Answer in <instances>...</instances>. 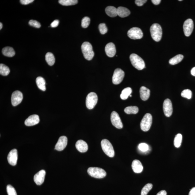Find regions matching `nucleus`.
Wrapping results in <instances>:
<instances>
[{"instance_id": "obj_48", "label": "nucleus", "mask_w": 195, "mask_h": 195, "mask_svg": "<svg viewBox=\"0 0 195 195\" xmlns=\"http://www.w3.org/2000/svg\"><path fill=\"white\" fill-rule=\"evenodd\" d=\"M182 1V0H179V1Z\"/></svg>"}, {"instance_id": "obj_38", "label": "nucleus", "mask_w": 195, "mask_h": 195, "mask_svg": "<svg viewBox=\"0 0 195 195\" xmlns=\"http://www.w3.org/2000/svg\"><path fill=\"white\" fill-rule=\"evenodd\" d=\"M138 148L142 152H146L149 149V146L145 143H141L138 145Z\"/></svg>"}, {"instance_id": "obj_35", "label": "nucleus", "mask_w": 195, "mask_h": 195, "mask_svg": "<svg viewBox=\"0 0 195 195\" xmlns=\"http://www.w3.org/2000/svg\"><path fill=\"white\" fill-rule=\"evenodd\" d=\"M7 192L8 195H17L15 189L11 185H7Z\"/></svg>"}, {"instance_id": "obj_5", "label": "nucleus", "mask_w": 195, "mask_h": 195, "mask_svg": "<svg viewBox=\"0 0 195 195\" xmlns=\"http://www.w3.org/2000/svg\"><path fill=\"white\" fill-rule=\"evenodd\" d=\"M102 148L105 154L110 157L112 158L115 156V152L113 146L109 141L104 139L101 142Z\"/></svg>"}, {"instance_id": "obj_47", "label": "nucleus", "mask_w": 195, "mask_h": 195, "mask_svg": "<svg viewBox=\"0 0 195 195\" xmlns=\"http://www.w3.org/2000/svg\"><path fill=\"white\" fill-rule=\"evenodd\" d=\"M3 27V25L2 23H0V29H2Z\"/></svg>"}, {"instance_id": "obj_23", "label": "nucleus", "mask_w": 195, "mask_h": 195, "mask_svg": "<svg viewBox=\"0 0 195 195\" xmlns=\"http://www.w3.org/2000/svg\"><path fill=\"white\" fill-rule=\"evenodd\" d=\"M105 11L107 15L110 17H115L118 15L117 9L114 7H107L105 9Z\"/></svg>"}, {"instance_id": "obj_16", "label": "nucleus", "mask_w": 195, "mask_h": 195, "mask_svg": "<svg viewBox=\"0 0 195 195\" xmlns=\"http://www.w3.org/2000/svg\"><path fill=\"white\" fill-rule=\"evenodd\" d=\"M45 175L46 171L44 170H41L38 172L34 177V182L38 185H42L44 182Z\"/></svg>"}, {"instance_id": "obj_6", "label": "nucleus", "mask_w": 195, "mask_h": 195, "mask_svg": "<svg viewBox=\"0 0 195 195\" xmlns=\"http://www.w3.org/2000/svg\"><path fill=\"white\" fill-rule=\"evenodd\" d=\"M152 116L150 114H146L140 123L141 130L144 132L148 131L150 129L152 123Z\"/></svg>"}, {"instance_id": "obj_13", "label": "nucleus", "mask_w": 195, "mask_h": 195, "mask_svg": "<svg viewBox=\"0 0 195 195\" xmlns=\"http://www.w3.org/2000/svg\"><path fill=\"white\" fill-rule=\"evenodd\" d=\"M23 95L21 92L15 91L13 92L11 96V103L13 106H16L22 101Z\"/></svg>"}, {"instance_id": "obj_49", "label": "nucleus", "mask_w": 195, "mask_h": 195, "mask_svg": "<svg viewBox=\"0 0 195 195\" xmlns=\"http://www.w3.org/2000/svg\"><path fill=\"white\" fill-rule=\"evenodd\" d=\"M130 97H131L132 96L131 95H130Z\"/></svg>"}, {"instance_id": "obj_1", "label": "nucleus", "mask_w": 195, "mask_h": 195, "mask_svg": "<svg viewBox=\"0 0 195 195\" xmlns=\"http://www.w3.org/2000/svg\"><path fill=\"white\" fill-rule=\"evenodd\" d=\"M81 47L85 58L88 60L92 59L94 55V53L91 44L89 42H85L82 43Z\"/></svg>"}, {"instance_id": "obj_28", "label": "nucleus", "mask_w": 195, "mask_h": 195, "mask_svg": "<svg viewBox=\"0 0 195 195\" xmlns=\"http://www.w3.org/2000/svg\"><path fill=\"white\" fill-rule=\"evenodd\" d=\"M45 60L49 65H53L55 63V57L52 53H46L45 56Z\"/></svg>"}, {"instance_id": "obj_17", "label": "nucleus", "mask_w": 195, "mask_h": 195, "mask_svg": "<svg viewBox=\"0 0 195 195\" xmlns=\"http://www.w3.org/2000/svg\"><path fill=\"white\" fill-rule=\"evenodd\" d=\"M39 116L37 115H33L29 117L25 122L27 126H32L38 124L39 122Z\"/></svg>"}, {"instance_id": "obj_18", "label": "nucleus", "mask_w": 195, "mask_h": 195, "mask_svg": "<svg viewBox=\"0 0 195 195\" xmlns=\"http://www.w3.org/2000/svg\"><path fill=\"white\" fill-rule=\"evenodd\" d=\"M105 50L107 55L109 57H113L116 53V48L113 43L111 42L108 44L105 47Z\"/></svg>"}, {"instance_id": "obj_32", "label": "nucleus", "mask_w": 195, "mask_h": 195, "mask_svg": "<svg viewBox=\"0 0 195 195\" xmlns=\"http://www.w3.org/2000/svg\"><path fill=\"white\" fill-rule=\"evenodd\" d=\"M182 138V135L181 134H178L176 136L174 141V144L175 147L178 148L181 146Z\"/></svg>"}, {"instance_id": "obj_31", "label": "nucleus", "mask_w": 195, "mask_h": 195, "mask_svg": "<svg viewBox=\"0 0 195 195\" xmlns=\"http://www.w3.org/2000/svg\"><path fill=\"white\" fill-rule=\"evenodd\" d=\"M78 2L77 0H60L59 1V3L64 6L75 5L78 3Z\"/></svg>"}, {"instance_id": "obj_4", "label": "nucleus", "mask_w": 195, "mask_h": 195, "mask_svg": "<svg viewBox=\"0 0 195 195\" xmlns=\"http://www.w3.org/2000/svg\"><path fill=\"white\" fill-rule=\"evenodd\" d=\"M87 172L90 176L97 178H104L107 175L106 172L103 169L99 167H89L88 169Z\"/></svg>"}, {"instance_id": "obj_3", "label": "nucleus", "mask_w": 195, "mask_h": 195, "mask_svg": "<svg viewBox=\"0 0 195 195\" xmlns=\"http://www.w3.org/2000/svg\"><path fill=\"white\" fill-rule=\"evenodd\" d=\"M150 31L152 39L156 42L160 41L162 35V31L160 25L156 23L152 24L150 27Z\"/></svg>"}, {"instance_id": "obj_20", "label": "nucleus", "mask_w": 195, "mask_h": 195, "mask_svg": "<svg viewBox=\"0 0 195 195\" xmlns=\"http://www.w3.org/2000/svg\"><path fill=\"white\" fill-rule=\"evenodd\" d=\"M133 171L136 173H140L143 171V167L141 162L138 160H134L132 164Z\"/></svg>"}, {"instance_id": "obj_45", "label": "nucleus", "mask_w": 195, "mask_h": 195, "mask_svg": "<svg viewBox=\"0 0 195 195\" xmlns=\"http://www.w3.org/2000/svg\"><path fill=\"white\" fill-rule=\"evenodd\" d=\"M189 195H195V187L191 189Z\"/></svg>"}, {"instance_id": "obj_25", "label": "nucleus", "mask_w": 195, "mask_h": 195, "mask_svg": "<svg viewBox=\"0 0 195 195\" xmlns=\"http://www.w3.org/2000/svg\"><path fill=\"white\" fill-rule=\"evenodd\" d=\"M2 53L4 55L9 57H13L15 53L13 48L10 47H6L3 49Z\"/></svg>"}, {"instance_id": "obj_8", "label": "nucleus", "mask_w": 195, "mask_h": 195, "mask_svg": "<svg viewBox=\"0 0 195 195\" xmlns=\"http://www.w3.org/2000/svg\"><path fill=\"white\" fill-rule=\"evenodd\" d=\"M129 38L133 39H140L143 36L142 30L138 27H134L129 30L127 33Z\"/></svg>"}, {"instance_id": "obj_10", "label": "nucleus", "mask_w": 195, "mask_h": 195, "mask_svg": "<svg viewBox=\"0 0 195 195\" xmlns=\"http://www.w3.org/2000/svg\"><path fill=\"white\" fill-rule=\"evenodd\" d=\"M111 123L116 128L121 129L123 128V124L120 116L116 111H114L111 115Z\"/></svg>"}, {"instance_id": "obj_19", "label": "nucleus", "mask_w": 195, "mask_h": 195, "mask_svg": "<svg viewBox=\"0 0 195 195\" xmlns=\"http://www.w3.org/2000/svg\"><path fill=\"white\" fill-rule=\"evenodd\" d=\"M75 147L79 152L82 153L87 152L88 149L87 144L82 140H79L76 142Z\"/></svg>"}, {"instance_id": "obj_21", "label": "nucleus", "mask_w": 195, "mask_h": 195, "mask_svg": "<svg viewBox=\"0 0 195 195\" xmlns=\"http://www.w3.org/2000/svg\"><path fill=\"white\" fill-rule=\"evenodd\" d=\"M140 93L141 98L143 101L148 100L150 96V90L145 86H142L140 88Z\"/></svg>"}, {"instance_id": "obj_14", "label": "nucleus", "mask_w": 195, "mask_h": 195, "mask_svg": "<svg viewBox=\"0 0 195 195\" xmlns=\"http://www.w3.org/2000/svg\"><path fill=\"white\" fill-rule=\"evenodd\" d=\"M68 142V139L65 136H62L59 138L58 141L55 146V149L57 151H61L63 150L66 147Z\"/></svg>"}, {"instance_id": "obj_46", "label": "nucleus", "mask_w": 195, "mask_h": 195, "mask_svg": "<svg viewBox=\"0 0 195 195\" xmlns=\"http://www.w3.org/2000/svg\"><path fill=\"white\" fill-rule=\"evenodd\" d=\"M191 73L192 75L195 76V67H193L191 71Z\"/></svg>"}, {"instance_id": "obj_41", "label": "nucleus", "mask_w": 195, "mask_h": 195, "mask_svg": "<svg viewBox=\"0 0 195 195\" xmlns=\"http://www.w3.org/2000/svg\"><path fill=\"white\" fill-rule=\"evenodd\" d=\"M34 0H21L20 2L22 5H27L34 2Z\"/></svg>"}, {"instance_id": "obj_33", "label": "nucleus", "mask_w": 195, "mask_h": 195, "mask_svg": "<svg viewBox=\"0 0 195 195\" xmlns=\"http://www.w3.org/2000/svg\"><path fill=\"white\" fill-rule=\"evenodd\" d=\"M152 184L149 183L147 184L143 188L141 192V195H147L149 192L152 189Z\"/></svg>"}, {"instance_id": "obj_26", "label": "nucleus", "mask_w": 195, "mask_h": 195, "mask_svg": "<svg viewBox=\"0 0 195 195\" xmlns=\"http://www.w3.org/2000/svg\"><path fill=\"white\" fill-rule=\"evenodd\" d=\"M132 90L131 88L128 87L124 89L120 94V98L122 100H127L129 96L131 95Z\"/></svg>"}, {"instance_id": "obj_34", "label": "nucleus", "mask_w": 195, "mask_h": 195, "mask_svg": "<svg viewBox=\"0 0 195 195\" xmlns=\"http://www.w3.org/2000/svg\"><path fill=\"white\" fill-rule=\"evenodd\" d=\"M181 95L182 97L188 99H190L192 98V91L189 89H185L182 92Z\"/></svg>"}, {"instance_id": "obj_12", "label": "nucleus", "mask_w": 195, "mask_h": 195, "mask_svg": "<svg viewBox=\"0 0 195 195\" xmlns=\"http://www.w3.org/2000/svg\"><path fill=\"white\" fill-rule=\"evenodd\" d=\"M163 110L164 115L167 117H169L172 115L173 112L172 104L171 100L167 99L164 100L163 104Z\"/></svg>"}, {"instance_id": "obj_30", "label": "nucleus", "mask_w": 195, "mask_h": 195, "mask_svg": "<svg viewBox=\"0 0 195 195\" xmlns=\"http://www.w3.org/2000/svg\"><path fill=\"white\" fill-rule=\"evenodd\" d=\"M10 71L9 67L5 64H0V74L3 76H7L9 75Z\"/></svg>"}, {"instance_id": "obj_2", "label": "nucleus", "mask_w": 195, "mask_h": 195, "mask_svg": "<svg viewBox=\"0 0 195 195\" xmlns=\"http://www.w3.org/2000/svg\"><path fill=\"white\" fill-rule=\"evenodd\" d=\"M130 59L132 65L138 70H141L145 68V63L144 60L135 53L130 55Z\"/></svg>"}, {"instance_id": "obj_27", "label": "nucleus", "mask_w": 195, "mask_h": 195, "mask_svg": "<svg viewBox=\"0 0 195 195\" xmlns=\"http://www.w3.org/2000/svg\"><path fill=\"white\" fill-rule=\"evenodd\" d=\"M184 58L183 55L179 54L177 55L173 58L170 59L169 63L171 65H174L180 62Z\"/></svg>"}, {"instance_id": "obj_42", "label": "nucleus", "mask_w": 195, "mask_h": 195, "mask_svg": "<svg viewBox=\"0 0 195 195\" xmlns=\"http://www.w3.org/2000/svg\"><path fill=\"white\" fill-rule=\"evenodd\" d=\"M59 21L57 20H55L51 24V27H55L58 26Z\"/></svg>"}, {"instance_id": "obj_29", "label": "nucleus", "mask_w": 195, "mask_h": 195, "mask_svg": "<svg viewBox=\"0 0 195 195\" xmlns=\"http://www.w3.org/2000/svg\"><path fill=\"white\" fill-rule=\"evenodd\" d=\"M124 112L128 114H137L138 112L139 109L138 107L136 106L127 107L125 108Z\"/></svg>"}, {"instance_id": "obj_43", "label": "nucleus", "mask_w": 195, "mask_h": 195, "mask_svg": "<svg viewBox=\"0 0 195 195\" xmlns=\"http://www.w3.org/2000/svg\"><path fill=\"white\" fill-rule=\"evenodd\" d=\"M152 2L154 5H157L160 3L161 1V0H152Z\"/></svg>"}, {"instance_id": "obj_22", "label": "nucleus", "mask_w": 195, "mask_h": 195, "mask_svg": "<svg viewBox=\"0 0 195 195\" xmlns=\"http://www.w3.org/2000/svg\"><path fill=\"white\" fill-rule=\"evenodd\" d=\"M117 10L118 15L122 18L127 17L130 13V11L124 7H119Z\"/></svg>"}, {"instance_id": "obj_40", "label": "nucleus", "mask_w": 195, "mask_h": 195, "mask_svg": "<svg viewBox=\"0 0 195 195\" xmlns=\"http://www.w3.org/2000/svg\"><path fill=\"white\" fill-rule=\"evenodd\" d=\"M147 2V0H136L135 1L136 5L138 6H142Z\"/></svg>"}, {"instance_id": "obj_7", "label": "nucleus", "mask_w": 195, "mask_h": 195, "mask_svg": "<svg viewBox=\"0 0 195 195\" xmlns=\"http://www.w3.org/2000/svg\"><path fill=\"white\" fill-rule=\"evenodd\" d=\"M98 102V96L95 93H89L86 97V106L89 109H92L95 106Z\"/></svg>"}, {"instance_id": "obj_24", "label": "nucleus", "mask_w": 195, "mask_h": 195, "mask_svg": "<svg viewBox=\"0 0 195 195\" xmlns=\"http://www.w3.org/2000/svg\"><path fill=\"white\" fill-rule=\"evenodd\" d=\"M36 82L38 88L43 91L46 90V82L43 77H38L36 79Z\"/></svg>"}, {"instance_id": "obj_39", "label": "nucleus", "mask_w": 195, "mask_h": 195, "mask_svg": "<svg viewBox=\"0 0 195 195\" xmlns=\"http://www.w3.org/2000/svg\"><path fill=\"white\" fill-rule=\"evenodd\" d=\"M29 24L30 25L36 28H39L41 27V25L39 22L36 20H31L29 21Z\"/></svg>"}, {"instance_id": "obj_11", "label": "nucleus", "mask_w": 195, "mask_h": 195, "mask_svg": "<svg viewBox=\"0 0 195 195\" xmlns=\"http://www.w3.org/2000/svg\"><path fill=\"white\" fill-rule=\"evenodd\" d=\"M193 29L194 23L193 20L189 19L185 21L183 25L184 31L185 36H190L193 32Z\"/></svg>"}, {"instance_id": "obj_44", "label": "nucleus", "mask_w": 195, "mask_h": 195, "mask_svg": "<svg viewBox=\"0 0 195 195\" xmlns=\"http://www.w3.org/2000/svg\"><path fill=\"white\" fill-rule=\"evenodd\" d=\"M156 195H167V192L165 190H161Z\"/></svg>"}, {"instance_id": "obj_37", "label": "nucleus", "mask_w": 195, "mask_h": 195, "mask_svg": "<svg viewBox=\"0 0 195 195\" xmlns=\"http://www.w3.org/2000/svg\"><path fill=\"white\" fill-rule=\"evenodd\" d=\"M99 29L101 33L102 34H104L108 32V28L104 23H101L99 25Z\"/></svg>"}, {"instance_id": "obj_9", "label": "nucleus", "mask_w": 195, "mask_h": 195, "mask_svg": "<svg viewBox=\"0 0 195 195\" xmlns=\"http://www.w3.org/2000/svg\"><path fill=\"white\" fill-rule=\"evenodd\" d=\"M124 75V72L122 69L119 68L116 69L112 76V81L114 84H120L123 80Z\"/></svg>"}, {"instance_id": "obj_15", "label": "nucleus", "mask_w": 195, "mask_h": 195, "mask_svg": "<svg viewBox=\"0 0 195 195\" xmlns=\"http://www.w3.org/2000/svg\"><path fill=\"white\" fill-rule=\"evenodd\" d=\"M18 159L17 151L16 149H12L9 152L7 156V160L9 164L15 166L17 164Z\"/></svg>"}, {"instance_id": "obj_36", "label": "nucleus", "mask_w": 195, "mask_h": 195, "mask_svg": "<svg viewBox=\"0 0 195 195\" xmlns=\"http://www.w3.org/2000/svg\"><path fill=\"white\" fill-rule=\"evenodd\" d=\"M90 19L88 17H85L82 19L81 21V26L84 28H87L90 24Z\"/></svg>"}]
</instances>
